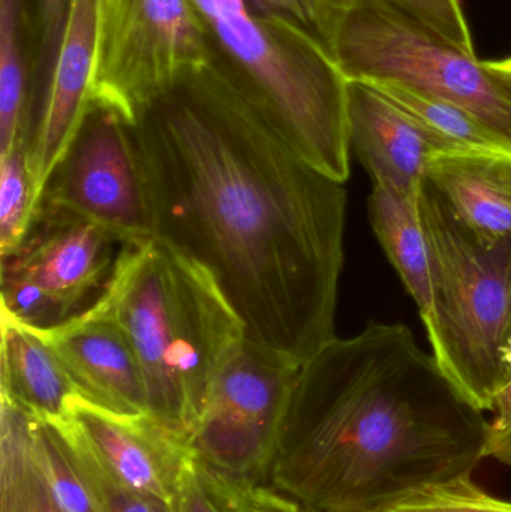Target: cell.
Segmentation results:
<instances>
[{"label":"cell","mask_w":511,"mask_h":512,"mask_svg":"<svg viewBox=\"0 0 511 512\" xmlns=\"http://www.w3.org/2000/svg\"><path fill=\"white\" fill-rule=\"evenodd\" d=\"M369 219L387 258L416 301L420 318H428L434 303L431 251L419 213V197L408 198L384 186H372Z\"/></svg>","instance_id":"e0dca14e"},{"label":"cell","mask_w":511,"mask_h":512,"mask_svg":"<svg viewBox=\"0 0 511 512\" xmlns=\"http://www.w3.org/2000/svg\"><path fill=\"white\" fill-rule=\"evenodd\" d=\"M218 475L228 502L236 512H327L309 507V505L279 492L275 487L233 480V478L225 477L221 472H218Z\"/></svg>","instance_id":"4316f807"},{"label":"cell","mask_w":511,"mask_h":512,"mask_svg":"<svg viewBox=\"0 0 511 512\" xmlns=\"http://www.w3.org/2000/svg\"><path fill=\"white\" fill-rule=\"evenodd\" d=\"M381 512H511V502L494 498L464 477L425 487Z\"/></svg>","instance_id":"cb8c5ba5"},{"label":"cell","mask_w":511,"mask_h":512,"mask_svg":"<svg viewBox=\"0 0 511 512\" xmlns=\"http://www.w3.org/2000/svg\"><path fill=\"white\" fill-rule=\"evenodd\" d=\"M36 14L39 21V53H41V68L38 71V81L33 87V95L41 86L42 81L50 72L54 62V56L59 47L60 36L68 17L69 3L71 0H35ZM33 102V101H32Z\"/></svg>","instance_id":"83f0119b"},{"label":"cell","mask_w":511,"mask_h":512,"mask_svg":"<svg viewBox=\"0 0 511 512\" xmlns=\"http://www.w3.org/2000/svg\"><path fill=\"white\" fill-rule=\"evenodd\" d=\"M66 456L92 493L101 512H176L167 502L140 492L113 474L90 447L83 433L63 415L50 420Z\"/></svg>","instance_id":"44dd1931"},{"label":"cell","mask_w":511,"mask_h":512,"mask_svg":"<svg viewBox=\"0 0 511 512\" xmlns=\"http://www.w3.org/2000/svg\"><path fill=\"white\" fill-rule=\"evenodd\" d=\"M509 346H510V358H511V312H510V327H509Z\"/></svg>","instance_id":"1f68e13d"},{"label":"cell","mask_w":511,"mask_h":512,"mask_svg":"<svg viewBox=\"0 0 511 512\" xmlns=\"http://www.w3.org/2000/svg\"><path fill=\"white\" fill-rule=\"evenodd\" d=\"M176 512H236L222 489L218 472L195 454L183 477Z\"/></svg>","instance_id":"484cf974"},{"label":"cell","mask_w":511,"mask_h":512,"mask_svg":"<svg viewBox=\"0 0 511 512\" xmlns=\"http://www.w3.org/2000/svg\"><path fill=\"white\" fill-rule=\"evenodd\" d=\"M261 14H278L299 24L330 54L333 32L342 0H246Z\"/></svg>","instance_id":"d4e9b609"},{"label":"cell","mask_w":511,"mask_h":512,"mask_svg":"<svg viewBox=\"0 0 511 512\" xmlns=\"http://www.w3.org/2000/svg\"><path fill=\"white\" fill-rule=\"evenodd\" d=\"M488 457H494L498 462L511 468V429L503 433H492Z\"/></svg>","instance_id":"f546056e"},{"label":"cell","mask_w":511,"mask_h":512,"mask_svg":"<svg viewBox=\"0 0 511 512\" xmlns=\"http://www.w3.org/2000/svg\"><path fill=\"white\" fill-rule=\"evenodd\" d=\"M503 62L506 63V65L511 66V57H507V59H503Z\"/></svg>","instance_id":"d6a6232c"},{"label":"cell","mask_w":511,"mask_h":512,"mask_svg":"<svg viewBox=\"0 0 511 512\" xmlns=\"http://www.w3.org/2000/svg\"><path fill=\"white\" fill-rule=\"evenodd\" d=\"M491 63L495 66V68L501 69V71L509 72V74H511V66L506 65L503 60H491Z\"/></svg>","instance_id":"4dcf8cb0"},{"label":"cell","mask_w":511,"mask_h":512,"mask_svg":"<svg viewBox=\"0 0 511 512\" xmlns=\"http://www.w3.org/2000/svg\"><path fill=\"white\" fill-rule=\"evenodd\" d=\"M0 396L44 421L62 418L77 388L47 342L33 328L2 316Z\"/></svg>","instance_id":"2e32d148"},{"label":"cell","mask_w":511,"mask_h":512,"mask_svg":"<svg viewBox=\"0 0 511 512\" xmlns=\"http://www.w3.org/2000/svg\"><path fill=\"white\" fill-rule=\"evenodd\" d=\"M492 414V433H503L511 429V382L498 396Z\"/></svg>","instance_id":"f1b7e54d"},{"label":"cell","mask_w":511,"mask_h":512,"mask_svg":"<svg viewBox=\"0 0 511 512\" xmlns=\"http://www.w3.org/2000/svg\"><path fill=\"white\" fill-rule=\"evenodd\" d=\"M30 412L0 396V512H65L30 445Z\"/></svg>","instance_id":"ac0fdd59"},{"label":"cell","mask_w":511,"mask_h":512,"mask_svg":"<svg viewBox=\"0 0 511 512\" xmlns=\"http://www.w3.org/2000/svg\"><path fill=\"white\" fill-rule=\"evenodd\" d=\"M122 243L98 225L38 210L32 227L2 261V316L33 330H50L96 303Z\"/></svg>","instance_id":"ba28073f"},{"label":"cell","mask_w":511,"mask_h":512,"mask_svg":"<svg viewBox=\"0 0 511 512\" xmlns=\"http://www.w3.org/2000/svg\"><path fill=\"white\" fill-rule=\"evenodd\" d=\"M213 53L215 42L191 0H111L93 104L132 126Z\"/></svg>","instance_id":"52a82bcc"},{"label":"cell","mask_w":511,"mask_h":512,"mask_svg":"<svg viewBox=\"0 0 511 512\" xmlns=\"http://www.w3.org/2000/svg\"><path fill=\"white\" fill-rule=\"evenodd\" d=\"M38 210L98 225L122 245L155 237L152 195L132 126L92 104L51 171Z\"/></svg>","instance_id":"9c48e42d"},{"label":"cell","mask_w":511,"mask_h":512,"mask_svg":"<svg viewBox=\"0 0 511 512\" xmlns=\"http://www.w3.org/2000/svg\"><path fill=\"white\" fill-rule=\"evenodd\" d=\"M33 80L24 53L23 0H0V158L26 150Z\"/></svg>","instance_id":"d6986e66"},{"label":"cell","mask_w":511,"mask_h":512,"mask_svg":"<svg viewBox=\"0 0 511 512\" xmlns=\"http://www.w3.org/2000/svg\"><path fill=\"white\" fill-rule=\"evenodd\" d=\"M363 83V81H362ZM428 129L446 152L455 150H511L494 129L458 105L393 83H365Z\"/></svg>","instance_id":"ffe728a7"},{"label":"cell","mask_w":511,"mask_h":512,"mask_svg":"<svg viewBox=\"0 0 511 512\" xmlns=\"http://www.w3.org/2000/svg\"><path fill=\"white\" fill-rule=\"evenodd\" d=\"M38 209L24 149L0 158V259L18 248Z\"/></svg>","instance_id":"603a6c76"},{"label":"cell","mask_w":511,"mask_h":512,"mask_svg":"<svg viewBox=\"0 0 511 512\" xmlns=\"http://www.w3.org/2000/svg\"><path fill=\"white\" fill-rule=\"evenodd\" d=\"M68 417L111 472L129 486L176 508L194 451L182 436L152 415L111 411L74 394Z\"/></svg>","instance_id":"7c38bea8"},{"label":"cell","mask_w":511,"mask_h":512,"mask_svg":"<svg viewBox=\"0 0 511 512\" xmlns=\"http://www.w3.org/2000/svg\"><path fill=\"white\" fill-rule=\"evenodd\" d=\"M53 349L80 396L120 414H149L137 355L117 325L84 312L50 330H35Z\"/></svg>","instance_id":"5bb4252c"},{"label":"cell","mask_w":511,"mask_h":512,"mask_svg":"<svg viewBox=\"0 0 511 512\" xmlns=\"http://www.w3.org/2000/svg\"><path fill=\"white\" fill-rule=\"evenodd\" d=\"M155 237L212 276L246 337L302 364L336 337L345 183L297 156L212 59L132 125Z\"/></svg>","instance_id":"6da1fadb"},{"label":"cell","mask_w":511,"mask_h":512,"mask_svg":"<svg viewBox=\"0 0 511 512\" xmlns=\"http://www.w3.org/2000/svg\"><path fill=\"white\" fill-rule=\"evenodd\" d=\"M299 367L245 337L210 388L189 438L195 456L225 477L264 484Z\"/></svg>","instance_id":"30bf717a"},{"label":"cell","mask_w":511,"mask_h":512,"mask_svg":"<svg viewBox=\"0 0 511 512\" xmlns=\"http://www.w3.org/2000/svg\"><path fill=\"white\" fill-rule=\"evenodd\" d=\"M110 3L71 0L53 65L33 95L24 152L38 204L51 171L92 107Z\"/></svg>","instance_id":"8fae6325"},{"label":"cell","mask_w":511,"mask_h":512,"mask_svg":"<svg viewBox=\"0 0 511 512\" xmlns=\"http://www.w3.org/2000/svg\"><path fill=\"white\" fill-rule=\"evenodd\" d=\"M425 182L482 245H511V150L434 153Z\"/></svg>","instance_id":"9a60e30c"},{"label":"cell","mask_w":511,"mask_h":512,"mask_svg":"<svg viewBox=\"0 0 511 512\" xmlns=\"http://www.w3.org/2000/svg\"><path fill=\"white\" fill-rule=\"evenodd\" d=\"M191 2L267 125L303 161L347 182L348 80L326 48L299 24L252 11L246 0Z\"/></svg>","instance_id":"277c9868"},{"label":"cell","mask_w":511,"mask_h":512,"mask_svg":"<svg viewBox=\"0 0 511 512\" xmlns=\"http://www.w3.org/2000/svg\"><path fill=\"white\" fill-rule=\"evenodd\" d=\"M131 343L149 415L189 442L210 388L246 331L203 267L158 237L125 243L87 310Z\"/></svg>","instance_id":"3957f363"},{"label":"cell","mask_w":511,"mask_h":512,"mask_svg":"<svg viewBox=\"0 0 511 512\" xmlns=\"http://www.w3.org/2000/svg\"><path fill=\"white\" fill-rule=\"evenodd\" d=\"M29 433L33 456L60 508L65 512H101L51 424L30 414Z\"/></svg>","instance_id":"7402d4cb"},{"label":"cell","mask_w":511,"mask_h":512,"mask_svg":"<svg viewBox=\"0 0 511 512\" xmlns=\"http://www.w3.org/2000/svg\"><path fill=\"white\" fill-rule=\"evenodd\" d=\"M348 135L374 185L417 198L425 182L426 167L443 144L362 81H348Z\"/></svg>","instance_id":"4fadbf2b"},{"label":"cell","mask_w":511,"mask_h":512,"mask_svg":"<svg viewBox=\"0 0 511 512\" xmlns=\"http://www.w3.org/2000/svg\"><path fill=\"white\" fill-rule=\"evenodd\" d=\"M491 438L407 325L371 321L300 364L269 480L318 510L381 512L471 477Z\"/></svg>","instance_id":"7a4b0ae2"},{"label":"cell","mask_w":511,"mask_h":512,"mask_svg":"<svg viewBox=\"0 0 511 512\" xmlns=\"http://www.w3.org/2000/svg\"><path fill=\"white\" fill-rule=\"evenodd\" d=\"M330 56L348 81L393 83L470 111L511 147V74L387 0H342Z\"/></svg>","instance_id":"8992f818"},{"label":"cell","mask_w":511,"mask_h":512,"mask_svg":"<svg viewBox=\"0 0 511 512\" xmlns=\"http://www.w3.org/2000/svg\"><path fill=\"white\" fill-rule=\"evenodd\" d=\"M419 213L431 251L434 303L423 319L444 375L483 412L511 382V245L474 239L423 182Z\"/></svg>","instance_id":"5b68a950"}]
</instances>
